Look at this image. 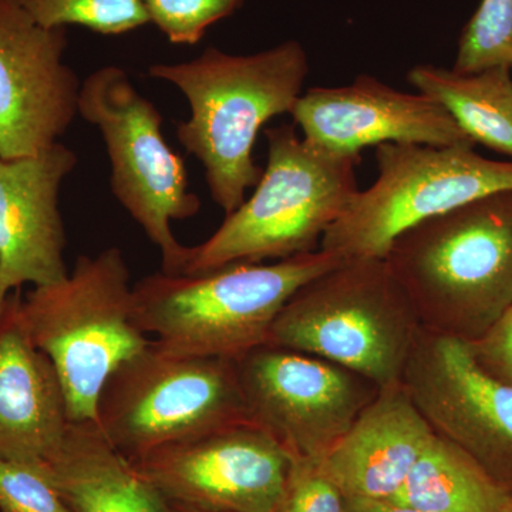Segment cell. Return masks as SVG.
Returning <instances> with one entry per match:
<instances>
[{
	"mask_svg": "<svg viewBox=\"0 0 512 512\" xmlns=\"http://www.w3.org/2000/svg\"><path fill=\"white\" fill-rule=\"evenodd\" d=\"M512 67V0H481L458 43L453 70L477 73Z\"/></svg>",
	"mask_w": 512,
	"mask_h": 512,
	"instance_id": "22",
	"label": "cell"
},
{
	"mask_svg": "<svg viewBox=\"0 0 512 512\" xmlns=\"http://www.w3.org/2000/svg\"><path fill=\"white\" fill-rule=\"evenodd\" d=\"M0 512H73L42 468V461L0 460Z\"/></svg>",
	"mask_w": 512,
	"mask_h": 512,
	"instance_id": "24",
	"label": "cell"
},
{
	"mask_svg": "<svg viewBox=\"0 0 512 512\" xmlns=\"http://www.w3.org/2000/svg\"><path fill=\"white\" fill-rule=\"evenodd\" d=\"M154 23L174 45H197L207 29L228 18L242 0H143Z\"/></svg>",
	"mask_w": 512,
	"mask_h": 512,
	"instance_id": "23",
	"label": "cell"
},
{
	"mask_svg": "<svg viewBox=\"0 0 512 512\" xmlns=\"http://www.w3.org/2000/svg\"><path fill=\"white\" fill-rule=\"evenodd\" d=\"M272 512H348V507L318 460L293 458L284 494Z\"/></svg>",
	"mask_w": 512,
	"mask_h": 512,
	"instance_id": "25",
	"label": "cell"
},
{
	"mask_svg": "<svg viewBox=\"0 0 512 512\" xmlns=\"http://www.w3.org/2000/svg\"><path fill=\"white\" fill-rule=\"evenodd\" d=\"M383 259L424 329L476 342L512 305V190L414 225Z\"/></svg>",
	"mask_w": 512,
	"mask_h": 512,
	"instance_id": "2",
	"label": "cell"
},
{
	"mask_svg": "<svg viewBox=\"0 0 512 512\" xmlns=\"http://www.w3.org/2000/svg\"><path fill=\"white\" fill-rule=\"evenodd\" d=\"M248 419L293 458L322 460L379 387L352 370L265 345L237 360Z\"/></svg>",
	"mask_w": 512,
	"mask_h": 512,
	"instance_id": "10",
	"label": "cell"
},
{
	"mask_svg": "<svg viewBox=\"0 0 512 512\" xmlns=\"http://www.w3.org/2000/svg\"><path fill=\"white\" fill-rule=\"evenodd\" d=\"M389 500L427 512H504L512 491L463 448L434 433Z\"/></svg>",
	"mask_w": 512,
	"mask_h": 512,
	"instance_id": "20",
	"label": "cell"
},
{
	"mask_svg": "<svg viewBox=\"0 0 512 512\" xmlns=\"http://www.w3.org/2000/svg\"><path fill=\"white\" fill-rule=\"evenodd\" d=\"M175 512H205V511H198V510H191V508H184V507H173Z\"/></svg>",
	"mask_w": 512,
	"mask_h": 512,
	"instance_id": "28",
	"label": "cell"
},
{
	"mask_svg": "<svg viewBox=\"0 0 512 512\" xmlns=\"http://www.w3.org/2000/svg\"><path fill=\"white\" fill-rule=\"evenodd\" d=\"M247 420L235 360L167 355L150 343L111 373L96 424L133 461Z\"/></svg>",
	"mask_w": 512,
	"mask_h": 512,
	"instance_id": "8",
	"label": "cell"
},
{
	"mask_svg": "<svg viewBox=\"0 0 512 512\" xmlns=\"http://www.w3.org/2000/svg\"><path fill=\"white\" fill-rule=\"evenodd\" d=\"M375 183L357 191L320 248L342 259L386 256L420 222L495 192L512 190V161L488 160L473 144H380Z\"/></svg>",
	"mask_w": 512,
	"mask_h": 512,
	"instance_id": "9",
	"label": "cell"
},
{
	"mask_svg": "<svg viewBox=\"0 0 512 512\" xmlns=\"http://www.w3.org/2000/svg\"><path fill=\"white\" fill-rule=\"evenodd\" d=\"M468 343L477 362L491 376L512 386V305L484 336Z\"/></svg>",
	"mask_w": 512,
	"mask_h": 512,
	"instance_id": "26",
	"label": "cell"
},
{
	"mask_svg": "<svg viewBox=\"0 0 512 512\" xmlns=\"http://www.w3.org/2000/svg\"><path fill=\"white\" fill-rule=\"evenodd\" d=\"M407 82L437 101L474 143L512 157V72L498 66L477 73L420 64Z\"/></svg>",
	"mask_w": 512,
	"mask_h": 512,
	"instance_id": "19",
	"label": "cell"
},
{
	"mask_svg": "<svg viewBox=\"0 0 512 512\" xmlns=\"http://www.w3.org/2000/svg\"><path fill=\"white\" fill-rule=\"evenodd\" d=\"M64 29L37 25L0 0V158L52 147L79 116L82 83L63 62Z\"/></svg>",
	"mask_w": 512,
	"mask_h": 512,
	"instance_id": "13",
	"label": "cell"
},
{
	"mask_svg": "<svg viewBox=\"0 0 512 512\" xmlns=\"http://www.w3.org/2000/svg\"><path fill=\"white\" fill-rule=\"evenodd\" d=\"M42 468L73 512H175L92 421L70 423Z\"/></svg>",
	"mask_w": 512,
	"mask_h": 512,
	"instance_id": "18",
	"label": "cell"
},
{
	"mask_svg": "<svg viewBox=\"0 0 512 512\" xmlns=\"http://www.w3.org/2000/svg\"><path fill=\"white\" fill-rule=\"evenodd\" d=\"M504 512H512V501L511 504L508 505L507 510H505Z\"/></svg>",
	"mask_w": 512,
	"mask_h": 512,
	"instance_id": "30",
	"label": "cell"
},
{
	"mask_svg": "<svg viewBox=\"0 0 512 512\" xmlns=\"http://www.w3.org/2000/svg\"><path fill=\"white\" fill-rule=\"evenodd\" d=\"M18 309L33 345L55 366L70 423H96L111 373L151 343L134 320L123 251L110 247L80 256L62 281L20 296Z\"/></svg>",
	"mask_w": 512,
	"mask_h": 512,
	"instance_id": "5",
	"label": "cell"
},
{
	"mask_svg": "<svg viewBox=\"0 0 512 512\" xmlns=\"http://www.w3.org/2000/svg\"><path fill=\"white\" fill-rule=\"evenodd\" d=\"M291 116L306 140L346 156L386 143L476 146L437 101L400 92L366 74L348 86L306 90Z\"/></svg>",
	"mask_w": 512,
	"mask_h": 512,
	"instance_id": "14",
	"label": "cell"
},
{
	"mask_svg": "<svg viewBox=\"0 0 512 512\" xmlns=\"http://www.w3.org/2000/svg\"><path fill=\"white\" fill-rule=\"evenodd\" d=\"M46 29L79 25L100 35H123L150 23L143 0H12Z\"/></svg>",
	"mask_w": 512,
	"mask_h": 512,
	"instance_id": "21",
	"label": "cell"
},
{
	"mask_svg": "<svg viewBox=\"0 0 512 512\" xmlns=\"http://www.w3.org/2000/svg\"><path fill=\"white\" fill-rule=\"evenodd\" d=\"M131 463L173 507L272 512L284 494L293 457L247 420L158 448Z\"/></svg>",
	"mask_w": 512,
	"mask_h": 512,
	"instance_id": "11",
	"label": "cell"
},
{
	"mask_svg": "<svg viewBox=\"0 0 512 512\" xmlns=\"http://www.w3.org/2000/svg\"><path fill=\"white\" fill-rule=\"evenodd\" d=\"M346 507L348 512H427L394 503L389 498L375 500V498L346 497Z\"/></svg>",
	"mask_w": 512,
	"mask_h": 512,
	"instance_id": "27",
	"label": "cell"
},
{
	"mask_svg": "<svg viewBox=\"0 0 512 512\" xmlns=\"http://www.w3.org/2000/svg\"><path fill=\"white\" fill-rule=\"evenodd\" d=\"M264 133L268 164L254 194L225 215L207 241L190 247L183 274L318 251L323 235L359 191L360 156L315 146L291 124Z\"/></svg>",
	"mask_w": 512,
	"mask_h": 512,
	"instance_id": "4",
	"label": "cell"
},
{
	"mask_svg": "<svg viewBox=\"0 0 512 512\" xmlns=\"http://www.w3.org/2000/svg\"><path fill=\"white\" fill-rule=\"evenodd\" d=\"M77 165L57 141L33 156L0 158V302L12 291L66 278L60 187Z\"/></svg>",
	"mask_w": 512,
	"mask_h": 512,
	"instance_id": "15",
	"label": "cell"
},
{
	"mask_svg": "<svg viewBox=\"0 0 512 512\" xmlns=\"http://www.w3.org/2000/svg\"><path fill=\"white\" fill-rule=\"evenodd\" d=\"M79 116L99 128L114 197L161 252V271L183 274L190 247L175 238L171 222L200 212L188 187L183 158L165 143L163 116L131 83L126 70L106 66L82 83Z\"/></svg>",
	"mask_w": 512,
	"mask_h": 512,
	"instance_id": "7",
	"label": "cell"
},
{
	"mask_svg": "<svg viewBox=\"0 0 512 512\" xmlns=\"http://www.w3.org/2000/svg\"><path fill=\"white\" fill-rule=\"evenodd\" d=\"M308 74V55L295 40L247 56L208 47L191 62L148 69L187 99L190 119L177 124V138L204 167L212 201L225 215L261 180L256 137L269 120L291 114Z\"/></svg>",
	"mask_w": 512,
	"mask_h": 512,
	"instance_id": "1",
	"label": "cell"
},
{
	"mask_svg": "<svg viewBox=\"0 0 512 512\" xmlns=\"http://www.w3.org/2000/svg\"><path fill=\"white\" fill-rule=\"evenodd\" d=\"M402 386L434 433L512 491V386L477 362L467 340L421 329Z\"/></svg>",
	"mask_w": 512,
	"mask_h": 512,
	"instance_id": "12",
	"label": "cell"
},
{
	"mask_svg": "<svg viewBox=\"0 0 512 512\" xmlns=\"http://www.w3.org/2000/svg\"><path fill=\"white\" fill-rule=\"evenodd\" d=\"M5 302H0V316H2V313H3V309H5Z\"/></svg>",
	"mask_w": 512,
	"mask_h": 512,
	"instance_id": "29",
	"label": "cell"
},
{
	"mask_svg": "<svg viewBox=\"0 0 512 512\" xmlns=\"http://www.w3.org/2000/svg\"><path fill=\"white\" fill-rule=\"evenodd\" d=\"M434 431L402 384L380 389L350 429L319 461L345 497H393Z\"/></svg>",
	"mask_w": 512,
	"mask_h": 512,
	"instance_id": "17",
	"label": "cell"
},
{
	"mask_svg": "<svg viewBox=\"0 0 512 512\" xmlns=\"http://www.w3.org/2000/svg\"><path fill=\"white\" fill-rule=\"evenodd\" d=\"M346 259L318 249L274 264L156 274L133 285L134 320L154 348L237 360L268 345L275 319L302 286Z\"/></svg>",
	"mask_w": 512,
	"mask_h": 512,
	"instance_id": "3",
	"label": "cell"
},
{
	"mask_svg": "<svg viewBox=\"0 0 512 512\" xmlns=\"http://www.w3.org/2000/svg\"><path fill=\"white\" fill-rule=\"evenodd\" d=\"M421 329L384 259H346L289 299L268 345L328 360L384 389L402 384Z\"/></svg>",
	"mask_w": 512,
	"mask_h": 512,
	"instance_id": "6",
	"label": "cell"
},
{
	"mask_svg": "<svg viewBox=\"0 0 512 512\" xmlns=\"http://www.w3.org/2000/svg\"><path fill=\"white\" fill-rule=\"evenodd\" d=\"M511 72H512V67H511Z\"/></svg>",
	"mask_w": 512,
	"mask_h": 512,
	"instance_id": "31",
	"label": "cell"
},
{
	"mask_svg": "<svg viewBox=\"0 0 512 512\" xmlns=\"http://www.w3.org/2000/svg\"><path fill=\"white\" fill-rule=\"evenodd\" d=\"M20 293L0 316V460L46 461L70 420L52 360L33 345L19 318Z\"/></svg>",
	"mask_w": 512,
	"mask_h": 512,
	"instance_id": "16",
	"label": "cell"
}]
</instances>
